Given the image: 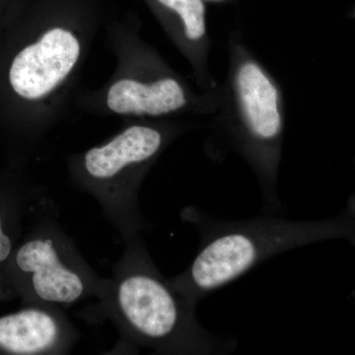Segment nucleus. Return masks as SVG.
Returning <instances> with one entry per match:
<instances>
[{
	"instance_id": "nucleus-1",
	"label": "nucleus",
	"mask_w": 355,
	"mask_h": 355,
	"mask_svg": "<svg viewBox=\"0 0 355 355\" xmlns=\"http://www.w3.org/2000/svg\"><path fill=\"white\" fill-rule=\"evenodd\" d=\"M182 218L197 229L200 248L186 270L169 280L195 306L277 254L327 240L345 239L352 245L355 240L354 196L338 216L322 220L275 216L220 220L193 207L184 209Z\"/></svg>"
},
{
	"instance_id": "nucleus-2",
	"label": "nucleus",
	"mask_w": 355,
	"mask_h": 355,
	"mask_svg": "<svg viewBox=\"0 0 355 355\" xmlns=\"http://www.w3.org/2000/svg\"><path fill=\"white\" fill-rule=\"evenodd\" d=\"M125 243L100 301L123 340L162 354L234 352L237 338L214 335L202 326L196 306L161 275L139 235Z\"/></svg>"
},
{
	"instance_id": "nucleus-3",
	"label": "nucleus",
	"mask_w": 355,
	"mask_h": 355,
	"mask_svg": "<svg viewBox=\"0 0 355 355\" xmlns=\"http://www.w3.org/2000/svg\"><path fill=\"white\" fill-rule=\"evenodd\" d=\"M228 53L227 74L218 84L214 135L250 166L266 211L279 212L277 180L286 127L282 87L254 55L242 32L229 34Z\"/></svg>"
},
{
	"instance_id": "nucleus-4",
	"label": "nucleus",
	"mask_w": 355,
	"mask_h": 355,
	"mask_svg": "<svg viewBox=\"0 0 355 355\" xmlns=\"http://www.w3.org/2000/svg\"><path fill=\"white\" fill-rule=\"evenodd\" d=\"M191 128L165 119L139 120L69 161L74 181L96 198L125 241L146 227L139 205L144 178L167 147Z\"/></svg>"
},
{
	"instance_id": "nucleus-5",
	"label": "nucleus",
	"mask_w": 355,
	"mask_h": 355,
	"mask_svg": "<svg viewBox=\"0 0 355 355\" xmlns=\"http://www.w3.org/2000/svg\"><path fill=\"white\" fill-rule=\"evenodd\" d=\"M118 67L101 103L109 113L137 120H164L179 114H214L216 90L196 91L140 37L137 30L114 32Z\"/></svg>"
},
{
	"instance_id": "nucleus-6",
	"label": "nucleus",
	"mask_w": 355,
	"mask_h": 355,
	"mask_svg": "<svg viewBox=\"0 0 355 355\" xmlns=\"http://www.w3.org/2000/svg\"><path fill=\"white\" fill-rule=\"evenodd\" d=\"M10 257L18 295L28 305L67 307L86 298L101 301L108 291L109 279L86 263L50 210L42 212L41 200L33 210L29 233Z\"/></svg>"
},
{
	"instance_id": "nucleus-7",
	"label": "nucleus",
	"mask_w": 355,
	"mask_h": 355,
	"mask_svg": "<svg viewBox=\"0 0 355 355\" xmlns=\"http://www.w3.org/2000/svg\"><path fill=\"white\" fill-rule=\"evenodd\" d=\"M85 33L55 24L37 32L17 51L8 70V83L18 99L43 112L73 80L85 51Z\"/></svg>"
},
{
	"instance_id": "nucleus-8",
	"label": "nucleus",
	"mask_w": 355,
	"mask_h": 355,
	"mask_svg": "<svg viewBox=\"0 0 355 355\" xmlns=\"http://www.w3.org/2000/svg\"><path fill=\"white\" fill-rule=\"evenodd\" d=\"M78 336L57 306L28 305L0 317V350L8 354H67Z\"/></svg>"
},
{
	"instance_id": "nucleus-9",
	"label": "nucleus",
	"mask_w": 355,
	"mask_h": 355,
	"mask_svg": "<svg viewBox=\"0 0 355 355\" xmlns=\"http://www.w3.org/2000/svg\"><path fill=\"white\" fill-rule=\"evenodd\" d=\"M157 4L165 33L191 69L193 80L202 91L216 90L218 83L210 73L211 49L202 0H153Z\"/></svg>"
},
{
	"instance_id": "nucleus-10",
	"label": "nucleus",
	"mask_w": 355,
	"mask_h": 355,
	"mask_svg": "<svg viewBox=\"0 0 355 355\" xmlns=\"http://www.w3.org/2000/svg\"><path fill=\"white\" fill-rule=\"evenodd\" d=\"M14 249L15 248H14L12 238L4 229L3 221L0 216V263H6L8 260Z\"/></svg>"
},
{
	"instance_id": "nucleus-11",
	"label": "nucleus",
	"mask_w": 355,
	"mask_h": 355,
	"mask_svg": "<svg viewBox=\"0 0 355 355\" xmlns=\"http://www.w3.org/2000/svg\"><path fill=\"white\" fill-rule=\"evenodd\" d=\"M210 1H222V0H210Z\"/></svg>"
}]
</instances>
